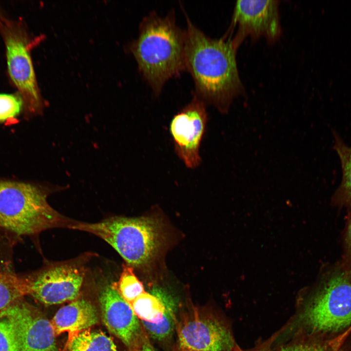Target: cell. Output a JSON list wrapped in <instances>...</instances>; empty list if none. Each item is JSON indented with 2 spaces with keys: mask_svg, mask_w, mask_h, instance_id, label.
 <instances>
[{
  "mask_svg": "<svg viewBox=\"0 0 351 351\" xmlns=\"http://www.w3.org/2000/svg\"><path fill=\"white\" fill-rule=\"evenodd\" d=\"M185 14V67L194 80V96L206 105H214L225 113L244 90L236 65V50L231 39L209 37Z\"/></svg>",
  "mask_w": 351,
  "mask_h": 351,
  "instance_id": "cell-1",
  "label": "cell"
},
{
  "mask_svg": "<svg viewBox=\"0 0 351 351\" xmlns=\"http://www.w3.org/2000/svg\"><path fill=\"white\" fill-rule=\"evenodd\" d=\"M185 29L176 23L175 12L160 16L151 12L142 20L130 48L141 74L156 95L185 67Z\"/></svg>",
  "mask_w": 351,
  "mask_h": 351,
  "instance_id": "cell-2",
  "label": "cell"
},
{
  "mask_svg": "<svg viewBox=\"0 0 351 351\" xmlns=\"http://www.w3.org/2000/svg\"><path fill=\"white\" fill-rule=\"evenodd\" d=\"M46 187L0 179V229L14 236L38 234L69 222L47 201Z\"/></svg>",
  "mask_w": 351,
  "mask_h": 351,
  "instance_id": "cell-3",
  "label": "cell"
},
{
  "mask_svg": "<svg viewBox=\"0 0 351 351\" xmlns=\"http://www.w3.org/2000/svg\"><path fill=\"white\" fill-rule=\"evenodd\" d=\"M67 228L101 238L133 267L145 265L158 253L163 241L161 226L149 217H113L99 222L71 223Z\"/></svg>",
  "mask_w": 351,
  "mask_h": 351,
  "instance_id": "cell-4",
  "label": "cell"
},
{
  "mask_svg": "<svg viewBox=\"0 0 351 351\" xmlns=\"http://www.w3.org/2000/svg\"><path fill=\"white\" fill-rule=\"evenodd\" d=\"M302 314L314 333L334 335L351 326V264L325 273Z\"/></svg>",
  "mask_w": 351,
  "mask_h": 351,
  "instance_id": "cell-5",
  "label": "cell"
},
{
  "mask_svg": "<svg viewBox=\"0 0 351 351\" xmlns=\"http://www.w3.org/2000/svg\"><path fill=\"white\" fill-rule=\"evenodd\" d=\"M0 32L6 48L9 75L30 114L42 112L43 104L37 84L30 55L28 36L19 22L4 19L0 21Z\"/></svg>",
  "mask_w": 351,
  "mask_h": 351,
  "instance_id": "cell-6",
  "label": "cell"
},
{
  "mask_svg": "<svg viewBox=\"0 0 351 351\" xmlns=\"http://www.w3.org/2000/svg\"><path fill=\"white\" fill-rule=\"evenodd\" d=\"M19 274L26 295L46 305L76 299L84 277L82 268L70 264L50 267L31 274Z\"/></svg>",
  "mask_w": 351,
  "mask_h": 351,
  "instance_id": "cell-7",
  "label": "cell"
},
{
  "mask_svg": "<svg viewBox=\"0 0 351 351\" xmlns=\"http://www.w3.org/2000/svg\"><path fill=\"white\" fill-rule=\"evenodd\" d=\"M277 0H238L235 4L232 25H237L233 39L236 50L247 37L253 40L264 37L270 43L275 41L281 34Z\"/></svg>",
  "mask_w": 351,
  "mask_h": 351,
  "instance_id": "cell-8",
  "label": "cell"
},
{
  "mask_svg": "<svg viewBox=\"0 0 351 351\" xmlns=\"http://www.w3.org/2000/svg\"><path fill=\"white\" fill-rule=\"evenodd\" d=\"M206 107L202 101L194 96L170 122L176 153L189 168H195L200 163L199 149L207 121Z\"/></svg>",
  "mask_w": 351,
  "mask_h": 351,
  "instance_id": "cell-9",
  "label": "cell"
},
{
  "mask_svg": "<svg viewBox=\"0 0 351 351\" xmlns=\"http://www.w3.org/2000/svg\"><path fill=\"white\" fill-rule=\"evenodd\" d=\"M177 328L180 351H233L235 345L224 324L197 312L183 317Z\"/></svg>",
  "mask_w": 351,
  "mask_h": 351,
  "instance_id": "cell-10",
  "label": "cell"
},
{
  "mask_svg": "<svg viewBox=\"0 0 351 351\" xmlns=\"http://www.w3.org/2000/svg\"><path fill=\"white\" fill-rule=\"evenodd\" d=\"M11 323L19 351H58L51 322L21 300L0 312Z\"/></svg>",
  "mask_w": 351,
  "mask_h": 351,
  "instance_id": "cell-11",
  "label": "cell"
},
{
  "mask_svg": "<svg viewBox=\"0 0 351 351\" xmlns=\"http://www.w3.org/2000/svg\"><path fill=\"white\" fill-rule=\"evenodd\" d=\"M99 301L105 326L130 349L143 331L131 306L120 296L113 285H107L103 289Z\"/></svg>",
  "mask_w": 351,
  "mask_h": 351,
  "instance_id": "cell-12",
  "label": "cell"
},
{
  "mask_svg": "<svg viewBox=\"0 0 351 351\" xmlns=\"http://www.w3.org/2000/svg\"><path fill=\"white\" fill-rule=\"evenodd\" d=\"M50 322L56 335L67 332L69 339L96 324L98 314L90 302L82 299H75L61 308Z\"/></svg>",
  "mask_w": 351,
  "mask_h": 351,
  "instance_id": "cell-13",
  "label": "cell"
},
{
  "mask_svg": "<svg viewBox=\"0 0 351 351\" xmlns=\"http://www.w3.org/2000/svg\"><path fill=\"white\" fill-rule=\"evenodd\" d=\"M26 295L19 273L10 263L2 262L0 265V312L22 300Z\"/></svg>",
  "mask_w": 351,
  "mask_h": 351,
  "instance_id": "cell-14",
  "label": "cell"
},
{
  "mask_svg": "<svg viewBox=\"0 0 351 351\" xmlns=\"http://www.w3.org/2000/svg\"><path fill=\"white\" fill-rule=\"evenodd\" d=\"M333 136V148L340 159L342 178L332 199L339 205H351V146L346 145L337 133H334Z\"/></svg>",
  "mask_w": 351,
  "mask_h": 351,
  "instance_id": "cell-15",
  "label": "cell"
},
{
  "mask_svg": "<svg viewBox=\"0 0 351 351\" xmlns=\"http://www.w3.org/2000/svg\"><path fill=\"white\" fill-rule=\"evenodd\" d=\"M69 351H118L112 338L101 332L87 329L68 339Z\"/></svg>",
  "mask_w": 351,
  "mask_h": 351,
  "instance_id": "cell-16",
  "label": "cell"
},
{
  "mask_svg": "<svg viewBox=\"0 0 351 351\" xmlns=\"http://www.w3.org/2000/svg\"><path fill=\"white\" fill-rule=\"evenodd\" d=\"M130 306L140 321L151 323L158 322L165 310L163 299L146 292L137 297Z\"/></svg>",
  "mask_w": 351,
  "mask_h": 351,
  "instance_id": "cell-17",
  "label": "cell"
},
{
  "mask_svg": "<svg viewBox=\"0 0 351 351\" xmlns=\"http://www.w3.org/2000/svg\"><path fill=\"white\" fill-rule=\"evenodd\" d=\"M164 301L165 310L163 317L158 322L151 323L140 321L147 335L158 340H164L171 335L176 328V322L174 305Z\"/></svg>",
  "mask_w": 351,
  "mask_h": 351,
  "instance_id": "cell-18",
  "label": "cell"
},
{
  "mask_svg": "<svg viewBox=\"0 0 351 351\" xmlns=\"http://www.w3.org/2000/svg\"><path fill=\"white\" fill-rule=\"evenodd\" d=\"M113 285L130 305L145 292L142 283L135 274L132 267L128 264L123 265L118 281Z\"/></svg>",
  "mask_w": 351,
  "mask_h": 351,
  "instance_id": "cell-19",
  "label": "cell"
},
{
  "mask_svg": "<svg viewBox=\"0 0 351 351\" xmlns=\"http://www.w3.org/2000/svg\"><path fill=\"white\" fill-rule=\"evenodd\" d=\"M23 107V100L19 94H0V122L16 117Z\"/></svg>",
  "mask_w": 351,
  "mask_h": 351,
  "instance_id": "cell-20",
  "label": "cell"
},
{
  "mask_svg": "<svg viewBox=\"0 0 351 351\" xmlns=\"http://www.w3.org/2000/svg\"><path fill=\"white\" fill-rule=\"evenodd\" d=\"M0 351H19L13 326L6 318H0Z\"/></svg>",
  "mask_w": 351,
  "mask_h": 351,
  "instance_id": "cell-21",
  "label": "cell"
},
{
  "mask_svg": "<svg viewBox=\"0 0 351 351\" xmlns=\"http://www.w3.org/2000/svg\"><path fill=\"white\" fill-rule=\"evenodd\" d=\"M280 351H341L331 341H309L293 344L282 348Z\"/></svg>",
  "mask_w": 351,
  "mask_h": 351,
  "instance_id": "cell-22",
  "label": "cell"
},
{
  "mask_svg": "<svg viewBox=\"0 0 351 351\" xmlns=\"http://www.w3.org/2000/svg\"><path fill=\"white\" fill-rule=\"evenodd\" d=\"M129 349L130 351H156L144 329L140 337Z\"/></svg>",
  "mask_w": 351,
  "mask_h": 351,
  "instance_id": "cell-23",
  "label": "cell"
},
{
  "mask_svg": "<svg viewBox=\"0 0 351 351\" xmlns=\"http://www.w3.org/2000/svg\"><path fill=\"white\" fill-rule=\"evenodd\" d=\"M346 262L351 264V217L348 221L345 237Z\"/></svg>",
  "mask_w": 351,
  "mask_h": 351,
  "instance_id": "cell-24",
  "label": "cell"
},
{
  "mask_svg": "<svg viewBox=\"0 0 351 351\" xmlns=\"http://www.w3.org/2000/svg\"><path fill=\"white\" fill-rule=\"evenodd\" d=\"M233 351H272L269 348V347H267L266 346L257 347L255 349H254L253 350H250V351H245V350L241 349L237 345H235Z\"/></svg>",
  "mask_w": 351,
  "mask_h": 351,
  "instance_id": "cell-25",
  "label": "cell"
},
{
  "mask_svg": "<svg viewBox=\"0 0 351 351\" xmlns=\"http://www.w3.org/2000/svg\"><path fill=\"white\" fill-rule=\"evenodd\" d=\"M5 18L3 16L2 13L0 11V21L4 19Z\"/></svg>",
  "mask_w": 351,
  "mask_h": 351,
  "instance_id": "cell-26",
  "label": "cell"
}]
</instances>
